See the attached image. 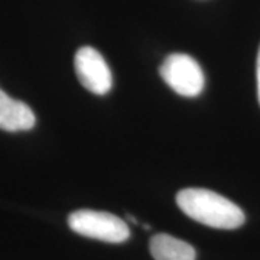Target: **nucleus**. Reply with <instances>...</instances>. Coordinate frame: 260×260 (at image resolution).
I'll return each instance as SVG.
<instances>
[{
    "label": "nucleus",
    "instance_id": "423d86ee",
    "mask_svg": "<svg viewBox=\"0 0 260 260\" xmlns=\"http://www.w3.org/2000/svg\"><path fill=\"white\" fill-rule=\"evenodd\" d=\"M149 247L155 260H197V251L189 243L165 233L153 236Z\"/></svg>",
    "mask_w": 260,
    "mask_h": 260
},
{
    "label": "nucleus",
    "instance_id": "f257e3e1",
    "mask_svg": "<svg viewBox=\"0 0 260 260\" xmlns=\"http://www.w3.org/2000/svg\"><path fill=\"white\" fill-rule=\"evenodd\" d=\"M177 204L189 218L213 229L234 230L242 227L246 220L239 205L204 188H186L179 191Z\"/></svg>",
    "mask_w": 260,
    "mask_h": 260
},
{
    "label": "nucleus",
    "instance_id": "f03ea898",
    "mask_svg": "<svg viewBox=\"0 0 260 260\" xmlns=\"http://www.w3.org/2000/svg\"><path fill=\"white\" fill-rule=\"evenodd\" d=\"M70 229L80 236L106 243H123L130 237L126 221L106 211L78 210L68 217Z\"/></svg>",
    "mask_w": 260,
    "mask_h": 260
},
{
    "label": "nucleus",
    "instance_id": "0eeeda50",
    "mask_svg": "<svg viewBox=\"0 0 260 260\" xmlns=\"http://www.w3.org/2000/svg\"><path fill=\"white\" fill-rule=\"evenodd\" d=\"M257 94H259V103H260V49H259V55H257Z\"/></svg>",
    "mask_w": 260,
    "mask_h": 260
},
{
    "label": "nucleus",
    "instance_id": "7ed1b4c3",
    "mask_svg": "<svg viewBox=\"0 0 260 260\" xmlns=\"http://www.w3.org/2000/svg\"><path fill=\"white\" fill-rule=\"evenodd\" d=\"M159 74L179 95L197 97L204 90V73L194 58L186 54L167 56L159 68Z\"/></svg>",
    "mask_w": 260,
    "mask_h": 260
},
{
    "label": "nucleus",
    "instance_id": "20e7f679",
    "mask_svg": "<svg viewBox=\"0 0 260 260\" xmlns=\"http://www.w3.org/2000/svg\"><path fill=\"white\" fill-rule=\"evenodd\" d=\"M74 67L78 81L88 91L104 95L112 90V71L97 49L91 47L80 48L75 54Z\"/></svg>",
    "mask_w": 260,
    "mask_h": 260
},
{
    "label": "nucleus",
    "instance_id": "39448f33",
    "mask_svg": "<svg viewBox=\"0 0 260 260\" xmlns=\"http://www.w3.org/2000/svg\"><path fill=\"white\" fill-rule=\"evenodd\" d=\"M37 123L32 109L0 90V129L6 132L30 130Z\"/></svg>",
    "mask_w": 260,
    "mask_h": 260
}]
</instances>
